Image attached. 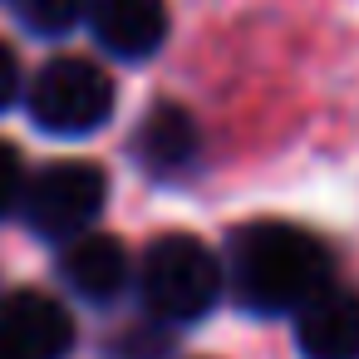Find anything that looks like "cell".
Masks as SVG:
<instances>
[{
  "label": "cell",
  "instance_id": "1",
  "mask_svg": "<svg viewBox=\"0 0 359 359\" xmlns=\"http://www.w3.org/2000/svg\"><path fill=\"white\" fill-rule=\"evenodd\" d=\"M334 280L325 241L290 222H251L231 236V295L251 315H295Z\"/></svg>",
  "mask_w": 359,
  "mask_h": 359
},
{
  "label": "cell",
  "instance_id": "10",
  "mask_svg": "<svg viewBox=\"0 0 359 359\" xmlns=\"http://www.w3.org/2000/svg\"><path fill=\"white\" fill-rule=\"evenodd\" d=\"M15 15L35 35H69L79 20H89V0H15Z\"/></svg>",
  "mask_w": 359,
  "mask_h": 359
},
{
  "label": "cell",
  "instance_id": "4",
  "mask_svg": "<svg viewBox=\"0 0 359 359\" xmlns=\"http://www.w3.org/2000/svg\"><path fill=\"white\" fill-rule=\"evenodd\" d=\"M114 114V79L89 60H50L30 84V118L55 138H89Z\"/></svg>",
  "mask_w": 359,
  "mask_h": 359
},
{
  "label": "cell",
  "instance_id": "9",
  "mask_svg": "<svg viewBox=\"0 0 359 359\" xmlns=\"http://www.w3.org/2000/svg\"><path fill=\"white\" fill-rule=\"evenodd\" d=\"M60 280L89 300V305H114L128 285V251L114 236H74L60 251Z\"/></svg>",
  "mask_w": 359,
  "mask_h": 359
},
{
  "label": "cell",
  "instance_id": "3",
  "mask_svg": "<svg viewBox=\"0 0 359 359\" xmlns=\"http://www.w3.org/2000/svg\"><path fill=\"white\" fill-rule=\"evenodd\" d=\"M104 197H109V177L99 163H84V158H60V163H45L30 182H25V226L45 241H74L99 212H104Z\"/></svg>",
  "mask_w": 359,
  "mask_h": 359
},
{
  "label": "cell",
  "instance_id": "5",
  "mask_svg": "<svg viewBox=\"0 0 359 359\" xmlns=\"http://www.w3.org/2000/svg\"><path fill=\"white\" fill-rule=\"evenodd\" d=\"M0 334L25 359H65L74 344V320L60 300L40 290H15L0 300Z\"/></svg>",
  "mask_w": 359,
  "mask_h": 359
},
{
  "label": "cell",
  "instance_id": "13",
  "mask_svg": "<svg viewBox=\"0 0 359 359\" xmlns=\"http://www.w3.org/2000/svg\"><path fill=\"white\" fill-rule=\"evenodd\" d=\"M0 359H25V354H20V349H15V344H11L6 334H0Z\"/></svg>",
  "mask_w": 359,
  "mask_h": 359
},
{
  "label": "cell",
  "instance_id": "7",
  "mask_svg": "<svg viewBox=\"0 0 359 359\" xmlns=\"http://www.w3.org/2000/svg\"><path fill=\"white\" fill-rule=\"evenodd\" d=\"M89 30L118 60H148L168 40L163 0H89Z\"/></svg>",
  "mask_w": 359,
  "mask_h": 359
},
{
  "label": "cell",
  "instance_id": "12",
  "mask_svg": "<svg viewBox=\"0 0 359 359\" xmlns=\"http://www.w3.org/2000/svg\"><path fill=\"white\" fill-rule=\"evenodd\" d=\"M20 89V65H15V50L11 45H0V109H6Z\"/></svg>",
  "mask_w": 359,
  "mask_h": 359
},
{
  "label": "cell",
  "instance_id": "2",
  "mask_svg": "<svg viewBox=\"0 0 359 359\" xmlns=\"http://www.w3.org/2000/svg\"><path fill=\"white\" fill-rule=\"evenodd\" d=\"M222 261L197 236H163L143 256V305L163 325H192L222 300Z\"/></svg>",
  "mask_w": 359,
  "mask_h": 359
},
{
  "label": "cell",
  "instance_id": "11",
  "mask_svg": "<svg viewBox=\"0 0 359 359\" xmlns=\"http://www.w3.org/2000/svg\"><path fill=\"white\" fill-rule=\"evenodd\" d=\"M25 197V172H20V153L11 143H0V217H11Z\"/></svg>",
  "mask_w": 359,
  "mask_h": 359
},
{
  "label": "cell",
  "instance_id": "8",
  "mask_svg": "<svg viewBox=\"0 0 359 359\" xmlns=\"http://www.w3.org/2000/svg\"><path fill=\"white\" fill-rule=\"evenodd\" d=\"M197 148H202V133L192 123L187 109L177 104H153L143 114V123L133 128V158L143 172L153 177H177L197 163Z\"/></svg>",
  "mask_w": 359,
  "mask_h": 359
},
{
  "label": "cell",
  "instance_id": "6",
  "mask_svg": "<svg viewBox=\"0 0 359 359\" xmlns=\"http://www.w3.org/2000/svg\"><path fill=\"white\" fill-rule=\"evenodd\" d=\"M295 344L305 359H359V295L325 285L295 310Z\"/></svg>",
  "mask_w": 359,
  "mask_h": 359
}]
</instances>
